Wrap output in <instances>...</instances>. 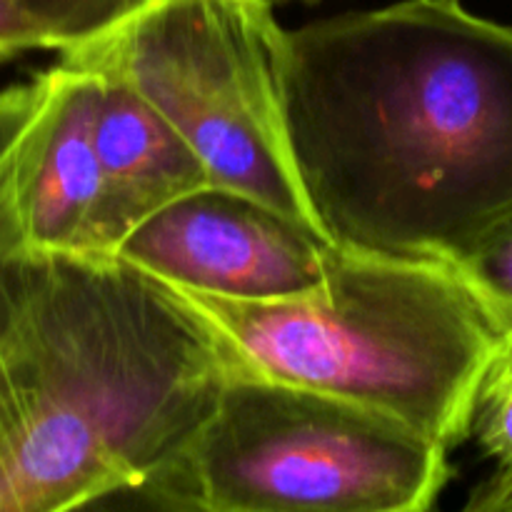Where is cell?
Listing matches in <instances>:
<instances>
[{"label": "cell", "mask_w": 512, "mask_h": 512, "mask_svg": "<svg viewBox=\"0 0 512 512\" xmlns=\"http://www.w3.org/2000/svg\"><path fill=\"white\" fill-rule=\"evenodd\" d=\"M245 370L168 283L48 260L0 360V512H70L188 453Z\"/></svg>", "instance_id": "7a4b0ae2"}, {"label": "cell", "mask_w": 512, "mask_h": 512, "mask_svg": "<svg viewBox=\"0 0 512 512\" xmlns=\"http://www.w3.org/2000/svg\"><path fill=\"white\" fill-rule=\"evenodd\" d=\"M38 98V80L0 88V155L15 138ZM48 260H33L18 248L5 215L0 213V360L18 335L35 298Z\"/></svg>", "instance_id": "9c48e42d"}, {"label": "cell", "mask_w": 512, "mask_h": 512, "mask_svg": "<svg viewBox=\"0 0 512 512\" xmlns=\"http://www.w3.org/2000/svg\"><path fill=\"white\" fill-rule=\"evenodd\" d=\"M283 108L338 248L460 268L512 220V28L460 0L288 30Z\"/></svg>", "instance_id": "6da1fadb"}, {"label": "cell", "mask_w": 512, "mask_h": 512, "mask_svg": "<svg viewBox=\"0 0 512 512\" xmlns=\"http://www.w3.org/2000/svg\"><path fill=\"white\" fill-rule=\"evenodd\" d=\"M173 288V285H170ZM178 290L245 370L368 408L453 450L512 325L458 265L335 250L310 293L243 303Z\"/></svg>", "instance_id": "3957f363"}, {"label": "cell", "mask_w": 512, "mask_h": 512, "mask_svg": "<svg viewBox=\"0 0 512 512\" xmlns=\"http://www.w3.org/2000/svg\"><path fill=\"white\" fill-rule=\"evenodd\" d=\"M28 50H55L50 35L13 0H0V63Z\"/></svg>", "instance_id": "4fadbf2b"}, {"label": "cell", "mask_w": 512, "mask_h": 512, "mask_svg": "<svg viewBox=\"0 0 512 512\" xmlns=\"http://www.w3.org/2000/svg\"><path fill=\"white\" fill-rule=\"evenodd\" d=\"M458 512H512V468H498L485 478Z\"/></svg>", "instance_id": "5bb4252c"}, {"label": "cell", "mask_w": 512, "mask_h": 512, "mask_svg": "<svg viewBox=\"0 0 512 512\" xmlns=\"http://www.w3.org/2000/svg\"><path fill=\"white\" fill-rule=\"evenodd\" d=\"M285 35L270 0H148L60 58L138 90L200 155L213 185L323 233L285 125Z\"/></svg>", "instance_id": "277c9868"}, {"label": "cell", "mask_w": 512, "mask_h": 512, "mask_svg": "<svg viewBox=\"0 0 512 512\" xmlns=\"http://www.w3.org/2000/svg\"><path fill=\"white\" fill-rule=\"evenodd\" d=\"M338 245L253 195L208 185L133 230L115 258L193 293L270 303L310 293Z\"/></svg>", "instance_id": "8992f818"}, {"label": "cell", "mask_w": 512, "mask_h": 512, "mask_svg": "<svg viewBox=\"0 0 512 512\" xmlns=\"http://www.w3.org/2000/svg\"><path fill=\"white\" fill-rule=\"evenodd\" d=\"M270 3H275V0H270ZM308 3H313V0H308Z\"/></svg>", "instance_id": "9a60e30c"}, {"label": "cell", "mask_w": 512, "mask_h": 512, "mask_svg": "<svg viewBox=\"0 0 512 512\" xmlns=\"http://www.w3.org/2000/svg\"><path fill=\"white\" fill-rule=\"evenodd\" d=\"M210 512H433L448 450L408 425L238 370L193 445Z\"/></svg>", "instance_id": "5b68a950"}, {"label": "cell", "mask_w": 512, "mask_h": 512, "mask_svg": "<svg viewBox=\"0 0 512 512\" xmlns=\"http://www.w3.org/2000/svg\"><path fill=\"white\" fill-rule=\"evenodd\" d=\"M470 438L498 468H512V338L480 380Z\"/></svg>", "instance_id": "8fae6325"}, {"label": "cell", "mask_w": 512, "mask_h": 512, "mask_svg": "<svg viewBox=\"0 0 512 512\" xmlns=\"http://www.w3.org/2000/svg\"><path fill=\"white\" fill-rule=\"evenodd\" d=\"M35 80L33 110L0 155V213L28 258H90L100 203V80L65 58Z\"/></svg>", "instance_id": "52a82bcc"}, {"label": "cell", "mask_w": 512, "mask_h": 512, "mask_svg": "<svg viewBox=\"0 0 512 512\" xmlns=\"http://www.w3.org/2000/svg\"><path fill=\"white\" fill-rule=\"evenodd\" d=\"M53 40L58 53L100 38L148 0H13Z\"/></svg>", "instance_id": "30bf717a"}, {"label": "cell", "mask_w": 512, "mask_h": 512, "mask_svg": "<svg viewBox=\"0 0 512 512\" xmlns=\"http://www.w3.org/2000/svg\"><path fill=\"white\" fill-rule=\"evenodd\" d=\"M460 268L512 325V220L495 230Z\"/></svg>", "instance_id": "7c38bea8"}, {"label": "cell", "mask_w": 512, "mask_h": 512, "mask_svg": "<svg viewBox=\"0 0 512 512\" xmlns=\"http://www.w3.org/2000/svg\"><path fill=\"white\" fill-rule=\"evenodd\" d=\"M93 73L100 80L95 113L100 203L90 258H113L138 225L213 183L200 155L150 100L118 75Z\"/></svg>", "instance_id": "ba28073f"}]
</instances>
